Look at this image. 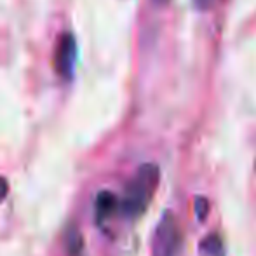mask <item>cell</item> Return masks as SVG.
<instances>
[{
  "instance_id": "cell-7",
  "label": "cell",
  "mask_w": 256,
  "mask_h": 256,
  "mask_svg": "<svg viewBox=\"0 0 256 256\" xmlns=\"http://www.w3.org/2000/svg\"><path fill=\"white\" fill-rule=\"evenodd\" d=\"M196 212H197V218L199 220H206V216H208V212H209V202L206 197H197Z\"/></svg>"
},
{
  "instance_id": "cell-2",
  "label": "cell",
  "mask_w": 256,
  "mask_h": 256,
  "mask_svg": "<svg viewBox=\"0 0 256 256\" xmlns=\"http://www.w3.org/2000/svg\"><path fill=\"white\" fill-rule=\"evenodd\" d=\"M182 248V230L174 214L166 211L155 226L152 256H178Z\"/></svg>"
},
{
  "instance_id": "cell-3",
  "label": "cell",
  "mask_w": 256,
  "mask_h": 256,
  "mask_svg": "<svg viewBox=\"0 0 256 256\" xmlns=\"http://www.w3.org/2000/svg\"><path fill=\"white\" fill-rule=\"evenodd\" d=\"M77 63V42L72 34H63L54 51V70L63 78H72Z\"/></svg>"
},
{
  "instance_id": "cell-1",
  "label": "cell",
  "mask_w": 256,
  "mask_h": 256,
  "mask_svg": "<svg viewBox=\"0 0 256 256\" xmlns=\"http://www.w3.org/2000/svg\"><path fill=\"white\" fill-rule=\"evenodd\" d=\"M158 180H160L158 166L152 164V162L140 166L138 171L132 174V178L126 185L124 196L120 200V211L128 218H138L146 211L155 192H157Z\"/></svg>"
},
{
  "instance_id": "cell-9",
  "label": "cell",
  "mask_w": 256,
  "mask_h": 256,
  "mask_svg": "<svg viewBox=\"0 0 256 256\" xmlns=\"http://www.w3.org/2000/svg\"><path fill=\"white\" fill-rule=\"evenodd\" d=\"M194 4H196L197 7H200V9H206V7H209L211 0H194Z\"/></svg>"
},
{
  "instance_id": "cell-4",
  "label": "cell",
  "mask_w": 256,
  "mask_h": 256,
  "mask_svg": "<svg viewBox=\"0 0 256 256\" xmlns=\"http://www.w3.org/2000/svg\"><path fill=\"white\" fill-rule=\"evenodd\" d=\"M120 208V202H118L117 196L110 190H102V192L96 196L94 200V216H96V223L100 226L103 225L104 222L112 218L115 214V211Z\"/></svg>"
},
{
  "instance_id": "cell-10",
  "label": "cell",
  "mask_w": 256,
  "mask_h": 256,
  "mask_svg": "<svg viewBox=\"0 0 256 256\" xmlns=\"http://www.w3.org/2000/svg\"><path fill=\"white\" fill-rule=\"evenodd\" d=\"M154 4H157V6H166V4H169L171 0H152Z\"/></svg>"
},
{
  "instance_id": "cell-8",
  "label": "cell",
  "mask_w": 256,
  "mask_h": 256,
  "mask_svg": "<svg viewBox=\"0 0 256 256\" xmlns=\"http://www.w3.org/2000/svg\"><path fill=\"white\" fill-rule=\"evenodd\" d=\"M7 194H9V182L4 176H0V202H4Z\"/></svg>"
},
{
  "instance_id": "cell-6",
  "label": "cell",
  "mask_w": 256,
  "mask_h": 256,
  "mask_svg": "<svg viewBox=\"0 0 256 256\" xmlns=\"http://www.w3.org/2000/svg\"><path fill=\"white\" fill-rule=\"evenodd\" d=\"M66 250L70 256H77L82 251V236L74 225H70L66 230Z\"/></svg>"
},
{
  "instance_id": "cell-5",
  "label": "cell",
  "mask_w": 256,
  "mask_h": 256,
  "mask_svg": "<svg viewBox=\"0 0 256 256\" xmlns=\"http://www.w3.org/2000/svg\"><path fill=\"white\" fill-rule=\"evenodd\" d=\"M199 253L202 256H225V246L218 234L204 237L202 242L199 244Z\"/></svg>"
}]
</instances>
